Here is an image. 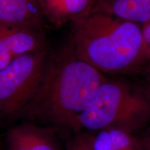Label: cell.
<instances>
[{
  "instance_id": "cell-1",
  "label": "cell",
  "mask_w": 150,
  "mask_h": 150,
  "mask_svg": "<svg viewBox=\"0 0 150 150\" xmlns=\"http://www.w3.org/2000/svg\"><path fill=\"white\" fill-rule=\"evenodd\" d=\"M106 79L78 57L70 38L50 56L40 88L22 112L30 117L75 128L78 117Z\"/></svg>"
},
{
  "instance_id": "cell-2",
  "label": "cell",
  "mask_w": 150,
  "mask_h": 150,
  "mask_svg": "<svg viewBox=\"0 0 150 150\" xmlns=\"http://www.w3.org/2000/svg\"><path fill=\"white\" fill-rule=\"evenodd\" d=\"M72 26L76 55L103 74L138 75L150 63L139 24L94 13Z\"/></svg>"
},
{
  "instance_id": "cell-3",
  "label": "cell",
  "mask_w": 150,
  "mask_h": 150,
  "mask_svg": "<svg viewBox=\"0 0 150 150\" xmlns=\"http://www.w3.org/2000/svg\"><path fill=\"white\" fill-rule=\"evenodd\" d=\"M150 124V99L138 83L108 79L76 120L74 129L89 132L110 129L134 134Z\"/></svg>"
},
{
  "instance_id": "cell-4",
  "label": "cell",
  "mask_w": 150,
  "mask_h": 150,
  "mask_svg": "<svg viewBox=\"0 0 150 150\" xmlns=\"http://www.w3.org/2000/svg\"><path fill=\"white\" fill-rule=\"evenodd\" d=\"M50 56L47 50L24 54L0 70V116L17 115L31 102L42 83Z\"/></svg>"
},
{
  "instance_id": "cell-5",
  "label": "cell",
  "mask_w": 150,
  "mask_h": 150,
  "mask_svg": "<svg viewBox=\"0 0 150 150\" xmlns=\"http://www.w3.org/2000/svg\"><path fill=\"white\" fill-rule=\"evenodd\" d=\"M44 19L60 28L91 13L95 0H38Z\"/></svg>"
},
{
  "instance_id": "cell-6",
  "label": "cell",
  "mask_w": 150,
  "mask_h": 150,
  "mask_svg": "<svg viewBox=\"0 0 150 150\" xmlns=\"http://www.w3.org/2000/svg\"><path fill=\"white\" fill-rule=\"evenodd\" d=\"M7 150H58L48 129L31 124H22L8 131Z\"/></svg>"
},
{
  "instance_id": "cell-7",
  "label": "cell",
  "mask_w": 150,
  "mask_h": 150,
  "mask_svg": "<svg viewBox=\"0 0 150 150\" xmlns=\"http://www.w3.org/2000/svg\"><path fill=\"white\" fill-rule=\"evenodd\" d=\"M101 13L143 24L150 21V0H95L91 13Z\"/></svg>"
},
{
  "instance_id": "cell-8",
  "label": "cell",
  "mask_w": 150,
  "mask_h": 150,
  "mask_svg": "<svg viewBox=\"0 0 150 150\" xmlns=\"http://www.w3.org/2000/svg\"><path fill=\"white\" fill-rule=\"evenodd\" d=\"M5 26L6 40L14 58L47 50L42 27L32 25Z\"/></svg>"
},
{
  "instance_id": "cell-9",
  "label": "cell",
  "mask_w": 150,
  "mask_h": 150,
  "mask_svg": "<svg viewBox=\"0 0 150 150\" xmlns=\"http://www.w3.org/2000/svg\"><path fill=\"white\" fill-rule=\"evenodd\" d=\"M43 20L38 0H0V23L42 27Z\"/></svg>"
},
{
  "instance_id": "cell-10",
  "label": "cell",
  "mask_w": 150,
  "mask_h": 150,
  "mask_svg": "<svg viewBox=\"0 0 150 150\" xmlns=\"http://www.w3.org/2000/svg\"><path fill=\"white\" fill-rule=\"evenodd\" d=\"M94 150H142L138 137L121 129H110L91 134Z\"/></svg>"
},
{
  "instance_id": "cell-11",
  "label": "cell",
  "mask_w": 150,
  "mask_h": 150,
  "mask_svg": "<svg viewBox=\"0 0 150 150\" xmlns=\"http://www.w3.org/2000/svg\"><path fill=\"white\" fill-rule=\"evenodd\" d=\"M14 59L6 36L5 24L0 23V70H3Z\"/></svg>"
},
{
  "instance_id": "cell-12",
  "label": "cell",
  "mask_w": 150,
  "mask_h": 150,
  "mask_svg": "<svg viewBox=\"0 0 150 150\" xmlns=\"http://www.w3.org/2000/svg\"><path fill=\"white\" fill-rule=\"evenodd\" d=\"M68 150H94L91 143V134H83L78 136L72 142Z\"/></svg>"
},
{
  "instance_id": "cell-13",
  "label": "cell",
  "mask_w": 150,
  "mask_h": 150,
  "mask_svg": "<svg viewBox=\"0 0 150 150\" xmlns=\"http://www.w3.org/2000/svg\"><path fill=\"white\" fill-rule=\"evenodd\" d=\"M138 138L141 144L142 150H150V125L145 128V133Z\"/></svg>"
},
{
  "instance_id": "cell-14",
  "label": "cell",
  "mask_w": 150,
  "mask_h": 150,
  "mask_svg": "<svg viewBox=\"0 0 150 150\" xmlns=\"http://www.w3.org/2000/svg\"><path fill=\"white\" fill-rule=\"evenodd\" d=\"M141 27L144 39H145V42L147 43L148 47L150 50V21L141 24Z\"/></svg>"
},
{
  "instance_id": "cell-15",
  "label": "cell",
  "mask_w": 150,
  "mask_h": 150,
  "mask_svg": "<svg viewBox=\"0 0 150 150\" xmlns=\"http://www.w3.org/2000/svg\"><path fill=\"white\" fill-rule=\"evenodd\" d=\"M138 84L148 97V98L150 99V81L142 79V81L140 83H138Z\"/></svg>"
},
{
  "instance_id": "cell-16",
  "label": "cell",
  "mask_w": 150,
  "mask_h": 150,
  "mask_svg": "<svg viewBox=\"0 0 150 150\" xmlns=\"http://www.w3.org/2000/svg\"><path fill=\"white\" fill-rule=\"evenodd\" d=\"M138 76H141L142 79L150 81V63L144 69L143 71L140 74H138Z\"/></svg>"
}]
</instances>
